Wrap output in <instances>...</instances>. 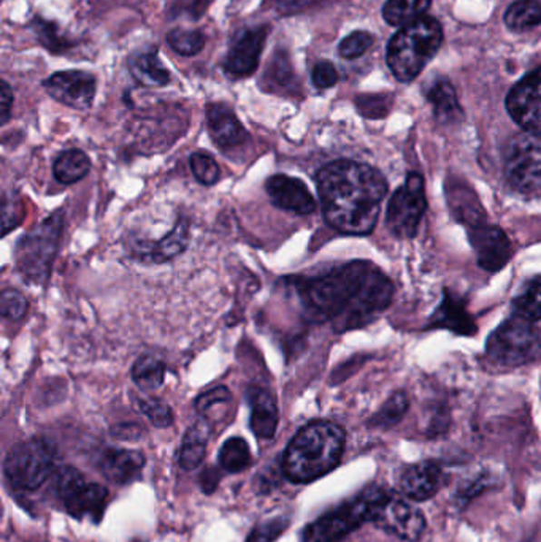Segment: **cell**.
<instances>
[{"label": "cell", "mask_w": 541, "mask_h": 542, "mask_svg": "<svg viewBox=\"0 0 541 542\" xmlns=\"http://www.w3.org/2000/svg\"><path fill=\"white\" fill-rule=\"evenodd\" d=\"M19 224V208L15 205L8 195L4 197V235Z\"/></svg>", "instance_id": "7bdbcfd3"}, {"label": "cell", "mask_w": 541, "mask_h": 542, "mask_svg": "<svg viewBox=\"0 0 541 542\" xmlns=\"http://www.w3.org/2000/svg\"><path fill=\"white\" fill-rule=\"evenodd\" d=\"M56 452L44 438H32L13 448L4 461V473L16 490L32 492L44 486L54 473Z\"/></svg>", "instance_id": "52a82bcc"}, {"label": "cell", "mask_w": 541, "mask_h": 542, "mask_svg": "<svg viewBox=\"0 0 541 542\" xmlns=\"http://www.w3.org/2000/svg\"><path fill=\"white\" fill-rule=\"evenodd\" d=\"M288 518L277 517L259 524L252 528L250 537L246 542H273L278 537L283 535V531L288 528Z\"/></svg>", "instance_id": "ab89813d"}, {"label": "cell", "mask_w": 541, "mask_h": 542, "mask_svg": "<svg viewBox=\"0 0 541 542\" xmlns=\"http://www.w3.org/2000/svg\"><path fill=\"white\" fill-rule=\"evenodd\" d=\"M207 125L214 143L222 150H232L248 140L245 127L224 103H210L207 106Z\"/></svg>", "instance_id": "ffe728a7"}, {"label": "cell", "mask_w": 541, "mask_h": 542, "mask_svg": "<svg viewBox=\"0 0 541 542\" xmlns=\"http://www.w3.org/2000/svg\"><path fill=\"white\" fill-rule=\"evenodd\" d=\"M441 482L443 471L440 465L428 460L403 468L397 486L403 497L413 501H426L440 490Z\"/></svg>", "instance_id": "ac0fdd59"}, {"label": "cell", "mask_w": 541, "mask_h": 542, "mask_svg": "<svg viewBox=\"0 0 541 542\" xmlns=\"http://www.w3.org/2000/svg\"><path fill=\"white\" fill-rule=\"evenodd\" d=\"M516 318L536 322L541 319V278L529 281L513 301Z\"/></svg>", "instance_id": "f1b7e54d"}, {"label": "cell", "mask_w": 541, "mask_h": 542, "mask_svg": "<svg viewBox=\"0 0 541 542\" xmlns=\"http://www.w3.org/2000/svg\"><path fill=\"white\" fill-rule=\"evenodd\" d=\"M231 399V392L229 389L224 386L216 387L208 392L202 393L199 399H195V409L203 414L207 412L210 408L220 405V403H227Z\"/></svg>", "instance_id": "b9f144b4"}, {"label": "cell", "mask_w": 541, "mask_h": 542, "mask_svg": "<svg viewBox=\"0 0 541 542\" xmlns=\"http://www.w3.org/2000/svg\"><path fill=\"white\" fill-rule=\"evenodd\" d=\"M13 93L10 84L2 82V91H0V113H2V124H6L10 114H12Z\"/></svg>", "instance_id": "ee69618b"}, {"label": "cell", "mask_w": 541, "mask_h": 542, "mask_svg": "<svg viewBox=\"0 0 541 542\" xmlns=\"http://www.w3.org/2000/svg\"><path fill=\"white\" fill-rule=\"evenodd\" d=\"M220 465L229 473L245 471L251 463V450L243 438L233 437L222 444L220 450Z\"/></svg>", "instance_id": "4dcf8cb0"}, {"label": "cell", "mask_w": 541, "mask_h": 542, "mask_svg": "<svg viewBox=\"0 0 541 542\" xmlns=\"http://www.w3.org/2000/svg\"><path fill=\"white\" fill-rule=\"evenodd\" d=\"M443 42V29L435 18L424 16L405 25L390 38L386 63L398 82L408 83L421 74Z\"/></svg>", "instance_id": "277c9868"}, {"label": "cell", "mask_w": 541, "mask_h": 542, "mask_svg": "<svg viewBox=\"0 0 541 542\" xmlns=\"http://www.w3.org/2000/svg\"><path fill=\"white\" fill-rule=\"evenodd\" d=\"M373 44V37L369 32L356 31L341 40L339 53L343 59H358L367 53Z\"/></svg>", "instance_id": "74e56055"}, {"label": "cell", "mask_w": 541, "mask_h": 542, "mask_svg": "<svg viewBox=\"0 0 541 542\" xmlns=\"http://www.w3.org/2000/svg\"><path fill=\"white\" fill-rule=\"evenodd\" d=\"M311 82L318 89L332 88L339 82V72L334 67V64L322 61L318 63L311 74Z\"/></svg>", "instance_id": "60d3db41"}, {"label": "cell", "mask_w": 541, "mask_h": 542, "mask_svg": "<svg viewBox=\"0 0 541 542\" xmlns=\"http://www.w3.org/2000/svg\"><path fill=\"white\" fill-rule=\"evenodd\" d=\"M297 293L310 320L332 322L335 330L347 331L383 312L390 305L394 287L373 263L354 261L299 281Z\"/></svg>", "instance_id": "6da1fadb"}, {"label": "cell", "mask_w": 541, "mask_h": 542, "mask_svg": "<svg viewBox=\"0 0 541 542\" xmlns=\"http://www.w3.org/2000/svg\"><path fill=\"white\" fill-rule=\"evenodd\" d=\"M145 461V455L139 450L108 448L99 457V469L110 482L126 486L139 479Z\"/></svg>", "instance_id": "d6986e66"}, {"label": "cell", "mask_w": 541, "mask_h": 542, "mask_svg": "<svg viewBox=\"0 0 541 542\" xmlns=\"http://www.w3.org/2000/svg\"><path fill=\"white\" fill-rule=\"evenodd\" d=\"M487 354L504 367H521L541 357V331L534 322L508 319L487 340Z\"/></svg>", "instance_id": "9c48e42d"}, {"label": "cell", "mask_w": 541, "mask_h": 542, "mask_svg": "<svg viewBox=\"0 0 541 542\" xmlns=\"http://www.w3.org/2000/svg\"><path fill=\"white\" fill-rule=\"evenodd\" d=\"M202 488L210 495L214 488L218 487V474L214 473L213 469H208L202 474Z\"/></svg>", "instance_id": "f6af8a7d"}, {"label": "cell", "mask_w": 541, "mask_h": 542, "mask_svg": "<svg viewBox=\"0 0 541 542\" xmlns=\"http://www.w3.org/2000/svg\"><path fill=\"white\" fill-rule=\"evenodd\" d=\"M167 42L172 50L180 56L191 57L199 54L205 46V35L201 31H186V29H173L167 34Z\"/></svg>", "instance_id": "d6a6232c"}, {"label": "cell", "mask_w": 541, "mask_h": 542, "mask_svg": "<svg viewBox=\"0 0 541 542\" xmlns=\"http://www.w3.org/2000/svg\"><path fill=\"white\" fill-rule=\"evenodd\" d=\"M51 492L72 517L89 518L99 524L108 501V490L101 484H88L74 467H61L51 476Z\"/></svg>", "instance_id": "ba28073f"}, {"label": "cell", "mask_w": 541, "mask_h": 542, "mask_svg": "<svg viewBox=\"0 0 541 542\" xmlns=\"http://www.w3.org/2000/svg\"><path fill=\"white\" fill-rule=\"evenodd\" d=\"M505 25L511 31H529L541 25V4L536 0H517L505 13Z\"/></svg>", "instance_id": "83f0119b"}, {"label": "cell", "mask_w": 541, "mask_h": 542, "mask_svg": "<svg viewBox=\"0 0 541 542\" xmlns=\"http://www.w3.org/2000/svg\"><path fill=\"white\" fill-rule=\"evenodd\" d=\"M407 408H408V399H407V397L403 393H396L378 411L377 416L371 420V424L375 425V427H379V429H389V427L396 425L403 418Z\"/></svg>", "instance_id": "836d02e7"}, {"label": "cell", "mask_w": 541, "mask_h": 542, "mask_svg": "<svg viewBox=\"0 0 541 542\" xmlns=\"http://www.w3.org/2000/svg\"><path fill=\"white\" fill-rule=\"evenodd\" d=\"M31 29L37 35L38 42L44 44V48L50 51V53L65 51V48L69 46V44L65 42V38L59 35L54 23L44 21L42 18H35L31 23Z\"/></svg>", "instance_id": "e575fe53"}, {"label": "cell", "mask_w": 541, "mask_h": 542, "mask_svg": "<svg viewBox=\"0 0 541 542\" xmlns=\"http://www.w3.org/2000/svg\"><path fill=\"white\" fill-rule=\"evenodd\" d=\"M278 2L283 10H297V8L309 6L310 2H313V0H278Z\"/></svg>", "instance_id": "bcb514c9"}, {"label": "cell", "mask_w": 541, "mask_h": 542, "mask_svg": "<svg viewBox=\"0 0 541 542\" xmlns=\"http://www.w3.org/2000/svg\"><path fill=\"white\" fill-rule=\"evenodd\" d=\"M133 379L143 390H154L165 379V363L158 357L142 356L133 368Z\"/></svg>", "instance_id": "f546056e"}, {"label": "cell", "mask_w": 541, "mask_h": 542, "mask_svg": "<svg viewBox=\"0 0 541 542\" xmlns=\"http://www.w3.org/2000/svg\"><path fill=\"white\" fill-rule=\"evenodd\" d=\"M27 300L15 289H6L0 295V312L8 320H21L27 312Z\"/></svg>", "instance_id": "8d00e7d4"}, {"label": "cell", "mask_w": 541, "mask_h": 542, "mask_svg": "<svg viewBox=\"0 0 541 542\" xmlns=\"http://www.w3.org/2000/svg\"><path fill=\"white\" fill-rule=\"evenodd\" d=\"M373 522L384 531L408 542L418 541L426 528L424 514L409 501L392 492L384 495Z\"/></svg>", "instance_id": "7c38bea8"}, {"label": "cell", "mask_w": 541, "mask_h": 542, "mask_svg": "<svg viewBox=\"0 0 541 542\" xmlns=\"http://www.w3.org/2000/svg\"><path fill=\"white\" fill-rule=\"evenodd\" d=\"M388 490L381 487H369L356 498L329 511L310 524L302 533L303 542H340L351 531L358 530L365 522H373L378 506Z\"/></svg>", "instance_id": "5b68a950"}, {"label": "cell", "mask_w": 541, "mask_h": 542, "mask_svg": "<svg viewBox=\"0 0 541 542\" xmlns=\"http://www.w3.org/2000/svg\"><path fill=\"white\" fill-rule=\"evenodd\" d=\"M428 208L421 175L411 173L405 184L397 189L388 205L386 222L389 231L400 238L415 237Z\"/></svg>", "instance_id": "8fae6325"}, {"label": "cell", "mask_w": 541, "mask_h": 542, "mask_svg": "<svg viewBox=\"0 0 541 542\" xmlns=\"http://www.w3.org/2000/svg\"><path fill=\"white\" fill-rule=\"evenodd\" d=\"M139 406L140 411L143 412L146 418L152 420V424L158 429L171 427L173 422L171 408L159 399H140Z\"/></svg>", "instance_id": "f35d334b"}, {"label": "cell", "mask_w": 541, "mask_h": 542, "mask_svg": "<svg viewBox=\"0 0 541 542\" xmlns=\"http://www.w3.org/2000/svg\"><path fill=\"white\" fill-rule=\"evenodd\" d=\"M63 210L44 219L31 233L19 240L16 246V267L32 284H44L50 278L64 225Z\"/></svg>", "instance_id": "8992f818"}, {"label": "cell", "mask_w": 541, "mask_h": 542, "mask_svg": "<svg viewBox=\"0 0 541 542\" xmlns=\"http://www.w3.org/2000/svg\"><path fill=\"white\" fill-rule=\"evenodd\" d=\"M437 325L447 327L456 333H464V335H472L477 330L473 324L472 318L467 314L464 305L448 295L440 310L437 311Z\"/></svg>", "instance_id": "4316f807"}, {"label": "cell", "mask_w": 541, "mask_h": 542, "mask_svg": "<svg viewBox=\"0 0 541 542\" xmlns=\"http://www.w3.org/2000/svg\"><path fill=\"white\" fill-rule=\"evenodd\" d=\"M208 435H210V427L207 422L199 420L182 438L178 461L184 471H192L195 468L201 467L207 452Z\"/></svg>", "instance_id": "cb8c5ba5"}, {"label": "cell", "mask_w": 541, "mask_h": 542, "mask_svg": "<svg viewBox=\"0 0 541 542\" xmlns=\"http://www.w3.org/2000/svg\"><path fill=\"white\" fill-rule=\"evenodd\" d=\"M430 4L432 0H388L383 6V18L390 25L405 27L424 18Z\"/></svg>", "instance_id": "d4e9b609"}, {"label": "cell", "mask_w": 541, "mask_h": 542, "mask_svg": "<svg viewBox=\"0 0 541 542\" xmlns=\"http://www.w3.org/2000/svg\"><path fill=\"white\" fill-rule=\"evenodd\" d=\"M265 189L271 203L284 212L305 216L316 210V200L309 187L297 178L288 175L270 176L265 182Z\"/></svg>", "instance_id": "e0dca14e"}, {"label": "cell", "mask_w": 541, "mask_h": 542, "mask_svg": "<svg viewBox=\"0 0 541 542\" xmlns=\"http://www.w3.org/2000/svg\"><path fill=\"white\" fill-rule=\"evenodd\" d=\"M470 240L481 269L498 271L511 257V244L504 231L494 225H477L470 231Z\"/></svg>", "instance_id": "2e32d148"}, {"label": "cell", "mask_w": 541, "mask_h": 542, "mask_svg": "<svg viewBox=\"0 0 541 542\" xmlns=\"http://www.w3.org/2000/svg\"><path fill=\"white\" fill-rule=\"evenodd\" d=\"M430 103L434 105L435 113L438 118H453L454 114H459L460 108L457 103V95L454 91L453 84L447 80H438L430 88L428 94Z\"/></svg>", "instance_id": "1f68e13d"}, {"label": "cell", "mask_w": 541, "mask_h": 542, "mask_svg": "<svg viewBox=\"0 0 541 542\" xmlns=\"http://www.w3.org/2000/svg\"><path fill=\"white\" fill-rule=\"evenodd\" d=\"M345 450V431L334 422L315 420L297 431L283 455V473L297 484L330 473Z\"/></svg>", "instance_id": "3957f363"}, {"label": "cell", "mask_w": 541, "mask_h": 542, "mask_svg": "<svg viewBox=\"0 0 541 542\" xmlns=\"http://www.w3.org/2000/svg\"><path fill=\"white\" fill-rule=\"evenodd\" d=\"M191 170L194 173L195 180L203 186H213L218 182L221 176L220 165L216 163L213 157L208 156L205 153H194L191 156Z\"/></svg>", "instance_id": "d590c367"}, {"label": "cell", "mask_w": 541, "mask_h": 542, "mask_svg": "<svg viewBox=\"0 0 541 542\" xmlns=\"http://www.w3.org/2000/svg\"><path fill=\"white\" fill-rule=\"evenodd\" d=\"M129 72L133 80L145 88H164L171 83V72L162 65L156 50L133 57Z\"/></svg>", "instance_id": "7402d4cb"}, {"label": "cell", "mask_w": 541, "mask_h": 542, "mask_svg": "<svg viewBox=\"0 0 541 542\" xmlns=\"http://www.w3.org/2000/svg\"><path fill=\"white\" fill-rule=\"evenodd\" d=\"M541 135L521 133L505 153V175L511 186L524 193L541 191Z\"/></svg>", "instance_id": "30bf717a"}, {"label": "cell", "mask_w": 541, "mask_h": 542, "mask_svg": "<svg viewBox=\"0 0 541 542\" xmlns=\"http://www.w3.org/2000/svg\"><path fill=\"white\" fill-rule=\"evenodd\" d=\"M246 399L251 409L250 424L259 439H271L278 427L277 399L262 387L251 386L246 392Z\"/></svg>", "instance_id": "44dd1931"}, {"label": "cell", "mask_w": 541, "mask_h": 542, "mask_svg": "<svg viewBox=\"0 0 541 542\" xmlns=\"http://www.w3.org/2000/svg\"><path fill=\"white\" fill-rule=\"evenodd\" d=\"M322 214L330 227L348 235H369L388 193L384 176L367 163L335 161L316 176Z\"/></svg>", "instance_id": "7a4b0ae2"}, {"label": "cell", "mask_w": 541, "mask_h": 542, "mask_svg": "<svg viewBox=\"0 0 541 542\" xmlns=\"http://www.w3.org/2000/svg\"><path fill=\"white\" fill-rule=\"evenodd\" d=\"M91 170L89 157L80 150L64 151L53 165L54 178L63 184H74L88 175Z\"/></svg>", "instance_id": "484cf974"}, {"label": "cell", "mask_w": 541, "mask_h": 542, "mask_svg": "<svg viewBox=\"0 0 541 542\" xmlns=\"http://www.w3.org/2000/svg\"><path fill=\"white\" fill-rule=\"evenodd\" d=\"M44 88L59 103L75 110H88L94 102L97 83L91 74L69 70L51 75L44 80Z\"/></svg>", "instance_id": "9a60e30c"}, {"label": "cell", "mask_w": 541, "mask_h": 542, "mask_svg": "<svg viewBox=\"0 0 541 542\" xmlns=\"http://www.w3.org/2000/svg\"><path fill=\"white\" fill-rule=\"evenodd\" d=\"M507 110L524 131L541 135V67L511 89Z\"/></svg>", "instance_id": "4fadbf2b"}, {"label": "cell", "mask_w": 541, "mask_h": 542, "mask_svg": "<svg viewBox=\"0 0 541 542\" xmlns=\"http://www.w3.org/2000/svg\"><path fill=\"white\" fill-rule=\"evenodd\" d=\"M269 25L246 27L233 37L222 67L232 76H250L258 70L261 54L269 37Z\"/></svg>", "instance_id": "5bb4252c"}, {"label": "cell", "mask_w": 541, "mask_h": 542, "mask_svg": "<svg viewBox=\"0 0 541 542\" xmlns=\"http://www.w3.org/2000/svg\"><path fill=\"white\" fill-rule=\"evenodd\" d=\"M189 243L188 219H180L175 227L164 238L154 243H145L143 256L148 257L152 262L162 263L172 261L173 257L182 254Z\"/></svg>", "instance_id": "603a6c76"}]
</instances>
